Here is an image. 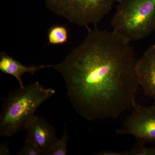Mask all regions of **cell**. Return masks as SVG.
I'll return each mask as SVG.
<instances>
[{
    "mask_svg": "<svg viewBox=\"0 0 155 155\" xmlns=\"http://www.w3.org/2000/svg\"><path fill=\"white\" fill-rule=\"evenodd\" d=\"M87 28L81 44L52 68L64 78L79 116L89 121L116 119L130 110L139 86L133 49L114 31Z\"/></svg>",
    "mask_w": 155,
    "mask_h": 155,
    "instance_id": "1",
    "label": "cell"
},
{
    "mask_svg": "<svg viewBox=\"0 0 155 155\" xmlns=\"http://www.w3.org/2000/svg\"><path fill=\"white\" fill-rule=\"evenodd\" d=\"M56 93L38 81L10 92L4 99L0 114V136L11 137L25 130L43 103Z\"/></svg>",
    "mask_w": 155,
    "mask_h": 155,
    "instance_id": "2",
    "label": "cell"
},
{
    "mask_svg": "<svg viewBox=\"0 0 155 155\" xmlns=\"http://www.w3.org/2000/svg\"><path fill=\"white\" fill-rule=\"evenodd\" d=\"M111 25L127 41L149 36L155 29V0H119Z\"/></svg>",
    "mask_w": 155,
    "mask_h": 155,
    "instance_id": "3",
    "label": "cell"
},
{
    "mask_svg": "<svg viewBox=\"0 0 155 155\" xmlns=\"http://www.w3.org/2000/svg\"><path fill=\"white\" fill-rule=\"evenodd\" d=\"M119 0H44L48 8L78 26L97 25Z\"/></svg>",
    "mask_w": 155,
    "mask_h": 155,
    "instance_id": "4",
    "label": "cell"
},
{
    "mask_svg": "<svg viewBox=\"0 0 155 155\" xmlns=\"http://www.w3.org/2000/svg\"><path fill=\"white\" fill-rule=\"evenodd\" d=\"M131 113L116 130L117 135L133 136L138 142L155 146V104L150 106L139 104L135 100L131 108Z\"/></svg>",
    "mask_w": 155,
    "mask_h": 155,
    "instance_id": "5",
    "label": "cell"
},
{
    "mask_svg": "<svg viewBox=\"0 0 155 155\" xmlns=\"http://www.w3.org/2000/svg\"><path fill=\"white\" fill-rule=\"evenodd\" d=\"M25 130L27 140L40 150L42 154L47 155L50 148L57 139L55 128L45 118L35 115Z\"/></svg>",
    "mask_w": 155,
    "mask_h": 155,
    "instance_id": "6",
    "label": "cell"
},
{
    "mask_svg": "<svg viewBox=\"0 0 155 155\" xmlns=\"http://www.w3.org/2000/svg\"><path fill=\"white\" fill-rule=\"evenodd\" d=\"M135 71L145 95L152 98L155 104V45L150 46L136 61Z\"/></svg>",
    "mask_w": 155,
    "mask_h": 155,
    "instance_id": "7",
    "label": "cell"
},
{
    "mask_svg": "<svg viewBox=\"0 0 155 155\" xmlns=\"http://www.w3.org/2000/svg\"><path fill=\"white\" fill-rule=\"evenodd\" d=\"M52 65H51L25 66L5 52H2L0 54V71L14 76L21 87H25L22 81V76L24 74L29 73L34 75L38 70L52 67Z\"/></svg>",
    "mask_w": 155,
    "mask_h": 155,
    "instance_id": "8",
    "label": "cell"
},
{
    "mask_svg": "<svg viewBox=\"0 0 155 155\" xmlns=\"http://www.w3.org/2000/svg\"><path fill=\"white\" fill-rule=\"evenodd\" d=\"M68 31L65 26L55 25L50 28L48 33L49 44L54 45H63L68 42Z\"/></svg>",
    "mask_w": 155,
    "mask_h": 155,
    "instance_id": "9",
    "label": "cell"
},
{
    "mask_svg": "<svg viewBox=\"0 0 155 155\" xmlns=\"http://www.w3.org/2000/svg\"><path fill=\"white\" fill-rule=\"evenodd\" d=\"M69 133L64 123V133L61 139H57L50 148L47 155H66L67 154V145L69 140Z\"/></svg>",
    "mask_w": 155,
    "mask_h": 155,
    "instance_id": "10",
    "label": "cell"
},
{
    "mask_svg": "<svg viewBox=\"0 0 155 155\" xmlns=\"http://www.w3.org/2000/svg\"><path fill=\"white\" fill-rule=\"evenodd\" d=\"M145 145L137 142L129 152V155H155V146L148 147Z\"/></svg>",
    "mask_w": 155,
    "mask_h": 155,
    "instance_id": "11",
    "label": "cell"
},
{
    "mask_svg": "<svg viewBox=\"0 0 155 155\" xmlns=\"http://www.w3.org/2000/svg\"><path fill=\"white\" fill-rule=\"evenodd\" d=\"M19 155H41V152L37 147L30 142L25 140L24 146L17 154Z\"/></svg>",
    "mask_w": 155,
    "mask_h": 155,
    "instance_id": "12",
    "label": "cell"
},
{
    "mask_svg": "<svg viewBox=\"0 0 155 155\" xmlns=\"http://www.w3.org/2000/svg\"><path fill=\"white\" fill-rule=\"evenodd\" d=\"M96 155H129V152L123 151L118 152L110 150H104L97 153Z\"/></svg>",
    "mask_w": 155,
    "mask_h": 155,
    "instance_id": "13",
    "label": "cell"
},
{
    "mask_svg": "<svg viewBox=\"0 0 155 155\" xmlns=\"http://www.w3.org/2000/svg\"><path fill=\"white\" fill-rule=\"evenodd\" d=\"M8 144L7 142H3L0 145V155H10Z\"/></svg>",
    "mask_w": 155,
    "mask_h": 155,
    "instance_id": "14",
    "label": "cell"
},
{
    "mask_svg": "<svg viewBox=\"0 0 155 155\" xmlns=\"http://www.w3.org/2000/svg\"></svg>",
    "mask_w": 155,
    "mask_h": 155,
    "instance_id": "15",
    "label": "cell"
}]
</instances>
